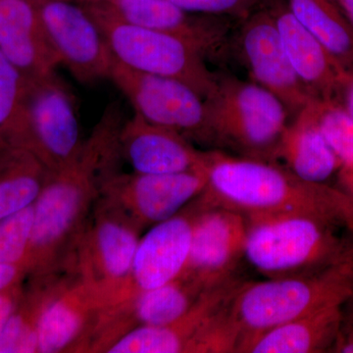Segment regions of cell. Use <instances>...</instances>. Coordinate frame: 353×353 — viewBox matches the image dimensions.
I'll list each match as a JSON object with an SVG mask.
<instances>
[{"mask_svg":"<svg viewBox=\"0 0 353 353\" xmlns=\"http://www.w3.org/2000/svg\"><path fill=\"white\" fill-rule=\"evenodd\" d=\"M199 201L202 208L183 275L208 290L234 277L236 265L245 257L248 219L238 211Z\"/></svg>","mask_w":353,"mask_h":353,"instance_id":"obj_13","label":"cell"},{"mask_svg":"<svg viewBox=\"0 0 353 353\" xmlns=\"http://www.w3.org/2000/svg\"><path fill=\"white\" fill-rule=\"evenodd\" d=\"M334 101L338 102L353 120V68L341 70Z\"/></svg>","mask_w":353,"mask_h":353,"instance_id":"obj_31","label":"cell"},{"mask_svg":"<svg viewBox=\"0 0 353 353\" xmlns=\"http://www.w3.org/2000/svg\"><path fill=\"white\" fill-rule=\"evenodd\" d=\"M44 32L63 65L79 82L109 79L114 57L85 7L73 0H31Z\"/></svg>","mask_w":353,"mask_h":353,"instance_id":"obj_11","label":"cell"},{"mask_svg":"<svg viewBox=\"0 0 353 353\" xmlns=\"http://www.w3.org/2000/svg\"><path fill=\"white\" fill-rule=\"evenodd\" d=\"M82 6L99 25L113 57L121 64L143 73L176 79L203 99L214 88L217 75L209 70L205 54L196 44L124 22L101 3Z\"/></svg>","mask_w":353,"mask_h":353,"instance_id":"obj_7","label":"cell"},{"mask_svg":"<svg viewBox=\"0 0 353 353\" xmlns=\"http://www.w3.org/2000/svg\"><path fill=\"white\" fill-rule=\"evenodd\" d=\"M29 82L0 51V157L16 150L31 152L26 106Z\"/></svg>","mask_w":353,"mask_h":353,"instance_id":"obj_26","label":"cell"},{"mask_svg":"<svg viewBox=\"0 0 353 353\" xmlns=\"http://www.w3.org/2000/svg\"><path fill=\"white\" fill-rule=\"evenodd\" d=\"M290 12L343 68H353V29L334 0H285Z\"/></svg>","mask_w":353,"mask_h":353,"instance_id":"obj_24","label":"cell"},{"mask_svg":"<svg viewBox=\"0 0 353 353\" xmlns=\"http://www.w3.org/2000/svg\"><path fill=\"white\" fill-rule=\"evenodd\" d=\"M73 1L78 2V3H94V2L101 1V0H73Z\"/></svg>","mask_w":353,"mask_h":353,"instance_id":"obj_35","label":"cell"},{"mask_svg":"<svg viewBox=\"0 0 353 353\" xmlns=\"http://www.w3.org/2000/svg\"><path fill=\"white\" fill-rule=\"evenodd\" d=\"M243 281L236 277L210 288L180 319L157 327H139L112 343L106 353H192L209 321L231 303Z\"/></svg>","mask_w":353,"mask_h":353,"instance_id":"obj_18","label":"cell"},{"mask_svg":"<svg viewBox=\"0 0 353 353\" xmlns=\"http://www.w3.org/2000/svg\"><path fill=\"white\" fill-rule=\"evenodd\" d=\"M26 279L27 278L14 283L10 287L0 292V336L3 333L7 323L19 303L23 290H24Z\"/></svg>","mask_w":353,"mask_h":353,"instance_id":"obj_30","label":"cell"},{"mask_svg":"<svg viewBox=\"0 0 353 353\" xmlns=\"http://www.w3.org/2000/svg\"><path fill=\"white\" fill-rule=\"evenodd\" d=\"M74 273L67 270L28 276L22 296L0 336V353H39V327L51 299Z\"/></svg>","mask_w":353,"mask_h":353,"instance_id":"obj_23","label":"cell"},{"mask_svg":"<svg viewBox=\"0 0 353 353\" xmlns=\"http://www.w3.org/2000/svg\"><path fill=\"white\" fill-rule=\"evenodd\" d=\"M109 79L146 121L208 145L204 99L187 83L136 71L115 58Z\"/></svg>","mask_w":353,"mask_h":353,"instance_id":"obj_8","label":"cell"},{"mask_svg":"<svg viewBox=\"0 0 353 353\" xmlns=\"http://www.w3.org/2000/svg\"><path fill=\"white\" fill-rule=\"evenodd\" d=\"M120 150L137 173H181L205 166L206 152L175 130L152 124L138 113L121 129Z\"/></svg>","mask_w":353,"mask_h":353,"instance_id":"obj_17","label":"cell"},{"mask_svg":"<svg viewBox=\"0 0 353 353\" xmlns=\"http://www.w3.org/2000/svg\"><path fill=\"white\" fill-rule=\"evenodd\" d=\"M208 183L205 166L181 173L116 172L101 196L119 206L143 229L173 217L201 196Z\"/></svg>","mask_w":353,"mask_h":353,"instance_id":"obj_12","label":"cell"},{"mask_svg":"<svg viewBox=\"0 0 353 353\" xmlns=\"http://www.w3.org/2000/svg\"><path fill=\"white\" fill-rule=\"evenodd\" d=\"M27 276L28 269L25 264H0V292Z\"/></svg>","mask_w":353,"mask_h":353,"instance_id":"obj_32","label":"cell"},{"mask_svg":"<svg viewBox=\"0 0 353 353\" xmlns=\"http://www.w3.org/2000/svg\"><path fill=\"white\" fill-rule=\"evenodd\" d=\"M353 299V245L333 263L292 277L243 282L231 303L241 330V345L261 334L301 316L341 305Z\"/></svg>","mask_w":353,"mask_h":353,"instance_id":"obj_3","label":"cell"},{"mask_svg":"<svg viewBox=\"0 0 353 353\" xmlns=\"http://www.w3.org/2000/svg\"><path fill=\"white\" fill-rule=\"evenodd\" d=\"M318 122L338 158L339 188L353 199V120L334 101L315 99Z\"/></svg>","mask_w":353,"mask_h":353,"instance_id":"obj_27","label":"cell"},{"mask_svg":"<svg viewBox=\"0 0 353 353\" xmlns=\"http://www.w3.org/2000/svg\"><path fill=\"white\" fill-rule=\"evenodd\" d=\"M314 101L290 121L278 159H283L285 166L303 180L328 183L338 173L340 163L318 122Z\"/></svg>","mask_w":353,"mask_h":353,"instance_id":"obj_22","label":"cell"},{"mask_svg":"<svg viewBox=\"0 0 353 353\" xmlns=\"http://www.w3.org/2000/svg\"><path fill=\"white\" fill-rule=\"evenodd\" d=\"M201 208L196 197L178 214L150 227L141 236L129 282L119 303L182 275L189 259L194 223Z\"/></svg>","mask_w":353,"mask_h":353,"instance_id":"obj_14","label":"cell"},{"mask_svg":"<svg viewBox=\"0 0 353 353\" xmlns=\"http://www.w3.org/2000/svg\"><path fill=\"white\" fill-rule=\"evenodd\" d=\"M143 228L106 197L95 202L67 268L101 297L104 308L122 301Z\"/></svg>","mask_w":353,"mask_h":353,"instance_id":"obj_6","label":"cell"},{"mask_svg":"<svg viewBox=\"0 0 353 353\" xmlns=\"http://www.w3.org/2000/svg\"><path fill=\"white\" fill-rule=\"evenodd\" d=\"M334 352L353 353V327L348 330L347 334L341 332L338 341L334 343Z\"/></svg>","mask_w":353,"mask_h":353,"instance_id":"obj_33","label":"cell"},{"mask_svg":"<svg viewBox=\"0 0 353 353\" xmlns=\"http://www.w3.org/2000/svg\"><path fill=\"white\" fill-rule=\"evenodd\" d=\"M34 214V205H31L0 220V264L26 265Z\"/></svg>","mask_w":353,"mask_h":353,"instance_id":"obj_28","label":"cell"},{"mask_svg":"<svg viewBox=\"0 0 353 353\" xmlns=\"http://www.w3.org/2000/svg\"><path fill=\"white\" fill-rule=\"evenodd\" d=\"M94 3H101L129 24L187 39L205 57L224 50L234 31L231 18L188 12L170 0H101Z\"/></svg>","mask_w":353,"mask_h":353,"instance_id":"obj_15","label":"cell"},{"mask_svg":"<svg viewBox=\"0 0 353 353\" xmlns=\"http://www.w3.org/2000/svg\"><path fill=\"white\" fill-rule=\"evenodd\" d=\"M190 13L222 16L238 21L261 8L272 0H170Z\"/></svg>","mask_w":353,"mask_h":353,"instance_id":"obj_29","label":"cell"},{"mask_svg":"<svg viewBox=\"0 0 353 353\" xmlns=\"http://www.w3.org/2000/svg\"><path fill=\"white\" fill-rule=\"evenodd\" d=\"M50 176L48 169L29 150L4 155L0 166V220L34 205Z\"/></svg>","mask_w":353,"mask_h":353,"instance_id":"obj_25","label":"cell"},{"mask_svg":"<svg viewBox=\"0 0 353 353\" xmlns=\"http://www.w3.org/2000/svg\"><path fill=\"white\" fill-rule=\"evenodd\" d=\"M343 306L301 316L253 336L240 352L318 353L333 350L341 332Z\"/></svg>","mask_w":353,"mask_h":353,"instance_id":"obj_21","label":"cell"},{"mask_svg":"<svg viewBox=\"0 0 353 353\" xmlns=\"http://www.w3.org/2000/svg\"><path fill=\"white\" fill-rule=\"evenodd\" d=\"M353 29V0H334Z\"/></svg>","mask_w":353,"mask_h":353,"instance_id":"obj_34","label":"cell"},{"mask_svg":"<svg viewBox=\"0 0 353 353\" xmlns=\"http://www.w3.org/2000/svg\"><path fill=\"white\" fill-rule=\"evenodd\" d=\"M3 157H4V155H3V157H0V166H1L2 161H3Z\"/></svg>","mask_w":353,"mask_h":353,"instance_id":"obj_36","label":"cell"},{"mask_svg":"<svg viewBox=\"0 0 353 353\" xmlns=\"http://www.w3.org/2000/svg\"><path fill=\"white\" fill-rule=\"evenodd\" d=\"M204 104L208 145L236 157L277 161L290 117L276 95L252 81L217 75Z\"/></svg>","mask_w":353,"mask_h":353,"instance_id":"obj_4","label":"cell"},{"mask_svg":"<svg viewBox=\"0 0 353 353\" xmlns=\"http://www.w3.org/2000/svg\"><path fill=\"white\" fill-rule=\"evenodd\" d=\"M26 106L31 152L50 173L73 163L85 139L73 97L55 72L30 81Z\"/></svg>","mask_w":353,"mask_h":353,"instance_id":"obj_9","label":"cell"},{"mask_svg":"<svg viewBox=\"0 0 353 353\" xmlns=\"http://www.w3.org/2000/svg\"><path fill=\"white\" fill-rule=\"evenodd\" d=\"M238 26L232 32L230 43L236 50L250 81L276 95L284 103L292 120L317 99L294 73L267 4L239 21Z\"/></svg>","mask_w":353,"mask_h":353,"instance_id":"obj_10","label":"cell"},{"mask_svg":"<svg viewBox=\"0 0 353 353\" xmlns=\"http://www.w3.org/2000/svg\"><path fill=\"white\" fill-rule=\"evenodd\" d=\"M104 306L95 290L73 275L48 304L39 327V353L85 352Z\"/></svg>","mask_w":353,"mask_h":353,"instance_id":"obj_16","label":"cell"},{"mask_svg":"<svg viewBox=\"0 0 353 353\" xmlns=\"http://www.w3.org/2000/svg\"><path fill=\"white\" fill-rule=\"evenodd\" d=\"M208 183L199 199L208 205L238 211L246 218L303 213L353 233V199L339 187L308 182L276 162L205 155Z\"/></svg>","mask_w":353,"mask_h":353,"instance_id":"obj_2","label":"cell"},{"mask_svg":"<svg viewBox=\"0 0 353 353\" xmlns=\"http://www.w3.org/2000/svg\"><path fill=\"white\" fill-rule=\"evenodd\" d=\"M245 259L267 279L301 275L343 257L353 236L339 234L343 228L316 216L289 213L250 217Z\"/></svg>","mask_w":353,"mask_h":353,"instance_id":"obj_5","label":"cell"},{"mask_svg":"<svg viewBox=\"0 0 353 353\" xmlns=\"http://www.w3.org/2000/svg\"><path fill=\"white\" fill-rule=\"evenodd\" d=\"M0 51L30 81L60 65L31 0H0Z\"/></svg>","mask_w":353,"mask_h":353,"instance_id":"obj_20","label":"cell"},{"mask_svg":"<svg viewBox=\"0 0 353 353\" xmlns=\"http://www.w3.org/2000/svg\"><path fill=\"white\" fill-rule=\"evenodd\" d=\"M124 113L112 102L102 113L73 163L50 178L34 204V224L26 265L28 276L66 268L102 188L119 171Z\"/></svg>","mask_w":353,"mask_h":353,"instance_id":"obj_1","label":"cell"},{"mask_svg":"<svg viewBox=\"0 0 353 353\" xmlns=\"http://www.w3.org/2000/svg\"><path fill=\"white\" fill-rule=\"evenodd\" d=\"M267 8L273 16L281 43L297 78L315 99L334 101L339 76L345 68L294 17L285 0H272Z\"/></svg>","mask_w":353,"mask_h":353,"instance_id":"obj_19","label":"cell"}]
</instances>
